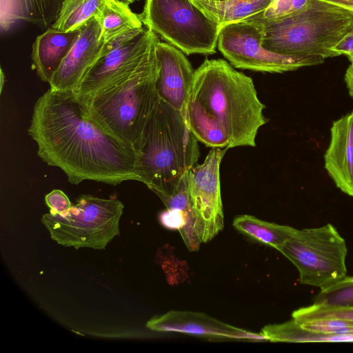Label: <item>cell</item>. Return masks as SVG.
<instances>
[{
	"label": "cell",
	"instance_id": "obj_30",
	"mask_svg": "<svg viewBox=\"0 0 353 353\" xmlns=\"http://www.w3.org/2000/svg\"><path fill=\"white\" fill-rule=\"evenodd\" d=\"M340 6L346 8L353 11V0H323Z\"/></svg>",
	"mask_w": 353,
	"mask_h": 353
},
{
	"label": "cell",
	"instance_id": "obj_11",
	"mask_svg": "<svg viewBox=\"0 0 353 353\" xmlns=\"http://www.w3.org/2000/svg\"><path fill=\"white\" fill-rule=\"evenodd\" d=\"M228 148H212L201 164L187 173L191 204L195 214V232L199 241L212 239L224 225L221 194L220 165Z\"/></svg>",
	"mask_w": 353,
	"mask_h": 353
},
{
	"label": "cell",
	"instance_id": "obj_29",
	"mask_svg": "<svg viewBox=\"0 0 353 353\" xmlns=\"http://www.w3.org/2000/svg\"><path fill=\"white\" fill-rule=\"evenodd\" d=\"M345 82L349 94L353 98V61H350V64L346 70L345 74Z\"/></svg>",
	"mask_w": 353,
	"mask_h": 353
},
{
	"label": "cell",
	"instance_id": "obj_1",
	"mask_svg": "<svg viewBox=\"0 0 353 353\" xmlns=\"http://www.w3.org/2000/svg\"><path fill=\"white\" fill-rule=\"evenodd\" d=\"M28 133L39 157L72 184L140 181L134 148L104 128L73 92L49 88L34 105Z\"/></svg>",
	"mask_w": 353,
	"mask_h": 353
},
{
	"label": "cell",
	"instance_id": "obj_32",
	"mask_svg": "<svg viewBox=\"0 0 353 353\" xmlns=\"http://www.w3.org/2000/svg\"><path fill=\"white\" fill-rule=\"evenodd\" d=\"M119 1L124 2V3L130 5V3H132L134 1H139V0H119Z\"/></svg>",
	"mask_w": 353,
	"mask_h": 353
},
{
	"label": "cell",
	"instance_id": "obj_7",
	"mask_svg": "<svg viewBox=\"0 0 353 353\" xmlns=\"http://www.w3.org/2000/svg\"><path fill=\"white\" fill-rule=\"evenodd\" d=\"M123 210V204L117 199L83 195L68 212L45 214L41 222L59 244L103 250L119 235Z\"/></svg>",
	"mask_w": 353,
	"mask_h": 353
},
{
	"label": "cell",
	"instance_id": "obj_23",
	"mask_svg": "<svg viewBox=\"0 0 353 353\" xmlns=\"http://www.w3.org/2000/svg\"><path fill=\"white\" fill-rule=\"evenodd\" d=\"M313 303L337 306H353V276H345L314 297Z\"/></svg>",
	"mask_w": 353,
	"mask_h": 353
},
{
	"label": "cell",
	"instance_id": "obj_15",
	"mask_svg": "<svg viewBox=\"0 0 353 353\" xmlns=\"http://www.w3.org/2000/svg\"><path fill=\"white\" fill-rule=\"evenodd\" d=\"M324 167L336 186L353 196V111L333 121Z\"/></svg>",
	"mask_w": 353,
	"mask_h": 353
},
{
	"label": "cell",
	"instance_id": "obj_24",
	"mask_svg": "<svg viewBox=\"0 0 353 353\" xmlns=\"http://www.w3.org/2000/svg\"><path fill=\"white\" fill-rule=\"evenodd\" d=\"M292 317L301 321L312 319H340L353 321V306H337L312 303L294 310Z\"/></svg>",
	"mask_w": 353,
	"mask_h": 353
},
{
	"label": "cell",
	"instance_id": "obj_12",
	"mask_svg": "<svg viewBox=\"0 0 353 353\" xmlns=\"http://www.w3.org/2000/svg\"><path fill=\"white\" fill-rule=\"evenodd\" d=\"M104 48L100 24L93 17L80 28L77 39L50 81V88L74 92L88 70L103 54Z\"/></svg>",
	"mask_w": 353,
	"mask_h": 353
},
{
	"label": "cell",
	"instance_id": "obj_6",
	"mask_svg": "<svg viewBox=\"0 0 353 353\" xmlns=\"http://www.w3.org/2000/svg\"><path fill=\"white\" fill-rule=\"evenodd\" d=\"M139 17L147 28L186 55L216 52L221 27L192 0H146Z\"/></svg>",
	"mask_w": 353,
	"mask_h": 353
},
{
	"label": "cell",
	"instance_id": "obj_34",
	"mask_svg": "<svg viewBox=\"0 0 353 353\" xmlns=\"http://www.w3.org/2000/svg\"><path fill=\"white\" fill-rule=\"evenodd\" d=\"M348 58H349L350 61H352V60L353 61V55L349 56Z\"/></svg>",
	"mask_w": 353,
	"mask_h": 353
},
{
	"label": "cell",
	"instance_id": "obj_5",
	"mask_svg": "<svg viewBox=\"0 0 353 353\" xmlns=\"http://www.w3.org/2000/svg\"><path fill=\"white\" fill-rule=\"evenodd\" d=\"M157 44L132 74L85 102L97 121L134 148L159 100Z\"/></svg>",
	"mask_w": 353,
	"mask_h": 353
},
{
	"label": "cell",
	"instance_id": "obj_14",
	"mask_svg": "<svg viewBox=\"0 0 353 353\" xmlns=\"http://www.w3.org/2000/svg\"><path fill=\"white\" fill-rule=\"evenodd\" d=\"M146 327L158 332H175L212 339L267 341L261 333L232 326L207 314L190 311H170L149 320Z\"/></svg>",
	"mask_w": 353,
	"mask_h": 353
},
{
	"label": "cell",
	"instance_id": "obj_16",
	"mask_svg": "<svg viewBox=\"0 0 353 353\" xmlns=\"http://www.w3.org/2000/svg\"><path fill=\"white\" fill-rule=\"evenodd\" d=\"M80 32V28L62 32L48 28L32 44V61L41 81L50 83Z\"/></svg>",
	"mask_w": 353,
	"mask_h": 353
},
{
	"label": "cell",
	"instance_id": "obj_25",
	"mask_svg": "<svg viewBox=\"0 0 353 353\" xmlns=\"http://www.w3.org/2000/svg\"><path fill=\"white\" fill-rule=\"evenodd\" d=\"M296 321L303 328L311 332L336 334L353 333V321L350 320L324 319Z\"/></svg>",
	"mask_w": 353,
	"mask_h": 353
},
{
	"label": "cell",
	"instance_id": "obj_22",
	"mask_svg": "<svg viewBox=\"0 0 353 353\" xmlns=\"http://www.w3.org/2000/svg\"><path fill=\"white\" fill-rule=\"evenodd\" d=\"M105 0H65L58 18L50 26L54 30L70 32L79 29L97 17Z\"/></svg>",
	"mask_w": 353,
	"mask_h": 353
},
{
	"label": "cell",
	"instance_id": "obj_3",
	"mask_svg": "<svg viewBox=\"0 0 353 353\" xmlns=\"http://www.w3.org/2000/svg\"><path fill=\"white\" fill-rule=\"evenodd\" d=\"M198 142L184 115L159 98L134 145L140 182L160 199L171 195L197 163Z\"/></svg>",
	"mask_w": 353,
	"mask_h": 353
},
{
	"label": "cell",
	"instance_id": "obj_31",
	"mask_svg": "<svg viewBox=\"0 0 353 353\" xmlns=\"http://www.w3.org/2000/svg\"><path fill=\"white\" fill-rule=\"evenodd\" d=\"M0 77H1V83H0V93L2 92V90H3V85H4V82H5V77H4V74L3 72V70L2 69H1V74H0Z\"/></svg>",
	"mask_w": 353,
	"mask_h": 353
},
{
	"label": "cell",
	"instance_id": "obj_21",
	"mask_svg": "<svg viewBox=\"0 0 353 353\" xmlns=\"http://www.w3.org/2000/svg\"><path fill=\"white\" fill-rule=\"evenodd\" d=\"M233 226L240 232L277 250L298 230L289 225L265 221L248 214L236 216L233 221Z\"/></svg>",
	"mask_w": 353,
	"mask_h": 353
},
{
	"label": "cell",
	"instance_id": "obj_10",
	"mask_svg": "<svg viewBox=\"0 0 353 353\" xmlns=\"http://www.w3.org/2000/svg\"><path fill=\"white\" fill-rule=\"evenodd\" d=\"M159 41L157 34L147 28L115 45L92 65L73 93L85 103L101 91L125 79L137 70Z\"/></svg>",
	"mask_w": 353,
	"mask_h": 353
},
{
	"label": "cell",
	"instance_id": "obj_26",
	"mask_svg": "<svg viewBox=\"0 0 353 353\" xmlns=\"http://www.w3.org/2000/svg\"><path fill=\"white\" fill-rule=\"evenodd\" d=\"M310 0H272L261 13L265 19H276L288 16L305 8Z\"/></svg>",
	"mask_w": 353,
	"mask_h": 353
},
{
	"label": "cell",
	"instance_id": "obj_8",
	"mask_svg": "<svg viewBox=\"0 0 353 353\" xmlns=\"http://www.w3.org/2000/svg\"><path fill=\"white\" fill-rule=\"evenodd\" d=\"M279 251L296 268L302 284L323 289L347 275L346 242L331 223L298 230Z\"/></svg>",
	"mask_w": 353,
	"mask_h": 353
},
{
	"label": "cell",
	"instance_id": "obj_33",
	"mask_svg": "<svg viewBox=\"0 0 353 353\" xmlns=\"http://www.w3.org/2000/svg\"><path fill=\"white\" fill-rule=\"evenodd\" d=\"M201 1H226V0H201Z\"/></svg>",
	"mask_w": 353,
	"mask_h": 353
},
{
	"label": "cell",
	"instance_id": "obj_13",
	"mask_svg": "<svg viewBox=\"0 0 353 353\" xmlns=\"http://www.w3.org/2000/svg\"><path fill=\"white\" fill-rule=\"evenodd\" d=\"M155 51L158 65L156 89L159 98L185 117L195 70L185 54L168 43L159 41Z\"/></svg>",
	"mask_w": 353,
	"mask_h": 353
},
{
	"label": "cell",
	"instance_id": "obj_28",
	"mask_svg": "<svg viewBox=\"0 0 353 353\" xmlns=\"http://www.w3.org/2000/svg\"><path fill=\"white\" fill-rule=\"evenodd\" d=\"M337 55H353V30L343 37L333 48Z\"/></svg>",
	"mask_w": 353,
	"mask_h": 353
},
{
	"label": "cell",
	"instance_id": "obj_2",
	"mask_svg": "<svg viewBox=\"0 0 353 353\" xmlns=\"http://www.w3.org/2000/svg\"><path fill=\"white\" fill-rule=\"evenodd\" d=\"M265 108L251 77L222 59H205L195 70L185 118L206 147H254Z\"/></svg>",
	"mask_w": 353,
	"mask_h": 353
},
{
	"label": "cell",
	"instance_id": "obj_20",
	"mask_svg": "<svg viewBox=\"0 0 353 353\" xmlns=\"http://www.w3.org/2000/svg\"><path fill=\"white\" fill-rule=\"evenodd\" d=\"M267 341L288 343L353 342V333L323 334L303 328L294 319L283 323L265 325L260 332Z\"/></svg>",
	"mask_w": 353,
	"mask_h": 353
},
{
	"label": "cell",
	"instance_id": "obj_9",
	"mask_svg": "<svg viewBox=\"0 0 353 353\" xmlns=\"http://www.w3.org/2000/svg\"><path fill=\"white\" fill-rule=\"evenodd\" d=\"M217 46L234 68L258 72L282 73L321 64L325 59L315 55L281 54L264 48L261 28L252 19L222 26Z\"/></svg>",
	"mask_w": 353,
	"mask_h": 353
},
{
	"label": "cell",
	"instance_id": "obj_27",
	"mask_svg": "<svg viewBox=\"0 0 353 353\" xmlns=\"http://www.w3.org/2000/svg\"><path fill=\"white\" fill-rule=\"evenodd\" d=\"M45 201L52 214L66 213L72 207L68 197L60 190H53L48 193Z\"/></svg>",
	"mask_w": 353,
	"mask_h": 353
},
{
	"label": "cell",
	"instance_id": "obj_4",
	"mask_svg": "<svg viewBox=\"0 0 353 353\" xmlns=\"http://www.w3.org/2000/svg\"><path fill=\"white\" fill-rule=\"evenodd\" d=\"M261 13L249 19L260 26L263 48L281 54L338 56L332 48L353 30V11L323 0H310L303 10L280 18Z\"/></svg>",
	"mask_w": 353,
	"mask_h": 353
},
{
	"label": "cell",
	"instance_id": "obj_17",
	"mask_svg": "<svg viewBox=\"0 0 353 353\" xmlns=\"http://www.w3.org/2000/svg\"><path fill=\"white\" fill-rule=\"evenodd\" d=\"M65 0H0V28L10 30L20 22L48 28L56 21Z\"/></svg>",
	"mask_w": 353,
	"mask_h": 353
},
{
	"label": "cell",
	"instance_id": "obj_18",
	"mask_svg": "<svg viewBox=\"0 0 353 353\" xmlns=\"http://www.w3.org/2000/svg\"><path fill=\"white\" fill-rule=\"evenodd\" d=\"M96 18L105 43L143 28L139 15L131 10L128 4L119 0H105Z\"/></svg>",
	"mask_w": 353,
	"mask_h": 353
},
{
	"label": "cell",
	"instance_id": "obj_19",
	"mask_svg": "<svg viewBox=\"0 0 353 353\" xmlns=\"http://www.w3.org/2000/svg\"><path fill=\"white\" fill-rule=\"evenodd\" d=\"M192 1L222 27L261 14L272 0Z\"/></svg>",
	"mask_w": 353,
	"mask_h": 353
}]
</instances>
